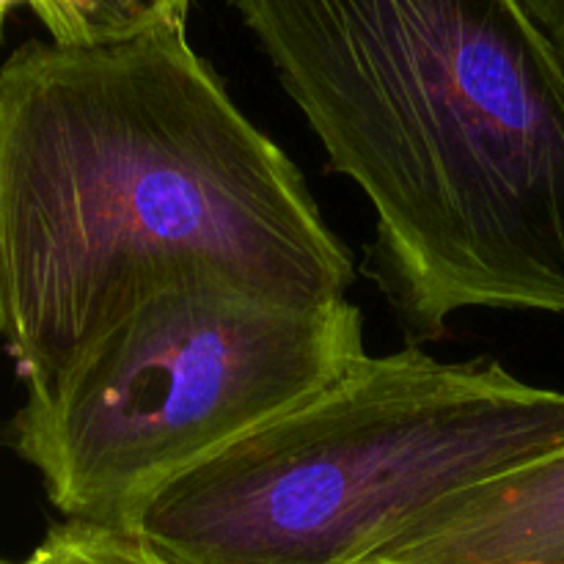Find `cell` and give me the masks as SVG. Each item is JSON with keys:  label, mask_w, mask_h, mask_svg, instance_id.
<instances>
[{"label": "cell", "mask_w": 564, "mask_h": 564, "mask_svg": "<svg viewBox=\"0 0 564 564\" xmlns=\"http://www.w3.org/2000/svg\"><path fill=\"white\" fill-rule=\"evenodd\" d=\"M180 259L312 303L356 281L301 169L185 25L20 44L0 66V336L28 391Z\"/></svg>", "instance_id": "cell-1"}, {"label": "cell", "mask_w": 564, "mask_h": 564, "mask_svg": "<svg viewBox=\"0 0 564 564\" xmlns=\"http://www.w3.org/2000/svg\"><path fill=\"white\" fill-rule=\"evenodd\" d=\"M336 174L411 347L466 308L564 317V64L518 0H231Z\"/></svg>", "instance_id": "cell-2"}, {"label": "cell", "mask_w": 564, "mask_h": 564, "mask_svg": "<svg viewBox=\"0 0 564 564\" xmlns=\"http://www.w3.org/2000/svg\"><path fill=\"white\" fill-rule=\"evenodd\" d=\"M562 444L564 391L405 347L165 482L130 532L171 564H364L435 501Z\"/></svg>", "instance_id": "cell-3"}, {"label": "cell", "mask_w": 564, "mask_h": 564, "mask_svg": "<svg viewBox=\"0 0 564 564\" xmlns=\"http://www.w3.org/2000/svg\"><path fill=\"white\" fill-rule=\"evenodd\" d=\"M364 356L350 297L297 301L180 259L143 275L69 367L28 391L6 441L64 521L130 532L165 482Z\"/></svg>", "instance_id": "cell-4"}, {"label": "cell", "mask_w": 564, "mask_h": 564, "mask_svg": "<svg viewBox=\"0 0 564 564\" xmlns=\"http://www.w3.org/2000/svg\"><path fill=\"white\" fill-rule=\"evenodd\" d=\"M364 564H564V444L435 501Z\"/></svg>", "instance_id": "cell-5"}, {"label": "cell", "mask_w": 564, "mask_h": 564, "mask_svg": "<svg viewBox=\"0 0 564 564\" xmlns=\"http://www.w3.org/2000/svg\"><path fill=\"white\" fill-rule=\"evenodd\" d=\"M191 0H42L36 17L58 44H102L158 25H185Z\"/></svg>", "instance_id": "cell-6"}, {"label": "cell", "mask_w": 564, "mask_h": 564, "mask_svg": "<svg viewBox=\"0 0 564 564\" xmlns=\"http://www.w3.org/2000/svg\"><path fill=\"white\" fill-rule=\"evenodd\" d=\"M33 554L39 564H171L138 534L80 521L50 529Z\"/></svg>", "instance_id": "cell-7"}, {"label": "cell", "mask_w": 564, "mask_h": 564, "mask_svg": "<svg viewBox=\"0 0 564 564\" xmlns=\"http://www.w3.org/2000/svg\"><path fill=\"white\" fill-rule=\"evenodd\" d=\"M564 64V0H518Z\"/></svg>", "instance_id": "cell-8"}, {"label": "cell", "mask_w": 564, "mask_h": 564, "mask_svg": "<svg viewBox=\"0 0 564 564\" xmlns=\"http://www.w3.org/2000/svg\"><path fill=\"white\" fill-rule=\"evenodd\" d=\"M0 564H39V560H36V554H31L28 560H22V562H0Z\"/></svg>", "instance_id": "cell-9"}, {"label": "cell", "mask_w": 564, "mask_h": 564, "mask_svg": "<svg viewBox=\"0 0 564 564\" xmlns=\"http://www.w3.org/2000/svg\"><path fill=\"white\" fill-rule=\"evenodd\" d=\"M6 14H9V9H6V6H0V36H3V22H6Z\"/></svg>", "instance_id": "cell-10"}]
</instances>
